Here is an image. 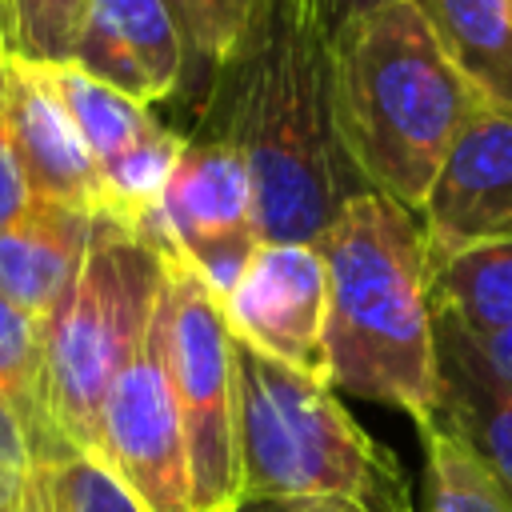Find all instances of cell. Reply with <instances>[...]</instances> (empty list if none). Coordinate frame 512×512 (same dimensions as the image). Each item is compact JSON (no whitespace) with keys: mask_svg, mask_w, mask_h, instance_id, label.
<instances>
[{"mask_svg":"<svg viewBox=\"0 0 512 512\" xmlns=\"http://www.w3.org/2000/svg\"><path fill=\"white\" fill-rule=\"evenodd\" d=\"M216 116L212 136L252 176L264 244H316L368 192L336 132L328 32L308 8L264 4L248 44L220 64Z\"/></svg>","mask_w":512,"mask_h":512,"instance_id":"1","label":"cell"},{"mask_svg":"<svg viewBox=\"0 0 512 512\" xmlns=\"http://www.w3.org/2000/svg\"><path fill=\"white\" fill-rule=\"evenodd\" d=\"M324 380L416 420L436 416V320L420 216L364 192L324 228Z\"/></svg>","mask_w":512,"mask_h":512,"instance_id":"2","label":"cell"},{"mask_svg":"<svg viewBox=\"0 0 512 512\" xmlns=\"http://www.w3.org/2000/svg\"><path fill=\"white\" fill-rule=\"evenodd\" d=\"M340 144L368 184L400 208H424L468 116L484 104L436 44L416 0H388L328 36Z\"/></svg>","mask_w":512,"mask_h":512,"instance_id":"3","label":"cell"},{"mask_svg":"<svg viewBox=\"0 0 512 512\" xmlns=\"http://www.w3.org/2000/svg\"><path fill=\"white\" fill-rule=\"evenodd\" d=\"M168 256L152 236L112 216L96 220L76 280L44 320L36 460L96 456L104 396L152 328Z\"/></svg>","mask_w":512,"mask_h":512,"instance_id":"4","label":"cell"},{"mask_svg":"<svg viewBox=\"0 0 512 512\" xmlns=\"http://www.w3.org/2000/svg\"><path fill=\"white\" fill-rule=\"evenodd\" d=\"M236 424L244 500H336L412 512L396 456L376 444L316 376L236 344Z\"/></svg>","mask_w":512,"mask_h":512,"instance_id":"5","label":"cell"},{"mask_svg":"<svg viewBox=\"0 0 512 512\" xmlns=\"http://www.w3.org/2000/svg\"><path fill=\"white\" fill-rule=\"evenodd\" d=\"M164 352L184 424L192 492L200 512H232L244 500L240 424H236V340L212 288L168 256L164 276Z\"/></svg>","mask_w":512,"mask_h":512,"instance_id":"6","label":"cell"},{"mask_svg":"<svg viewBox=\"0 0 512 512\" xmlns=\"http://www.w3.org/2000/svg\"><path fill=\"white\" fill-rule=\"evenodd\" d=\"M92 460H100L144 512H200L192 492L184 424L168 376L160 304L144 344L104 396Z\"/></svg>","mask_w":512,"mask_h":512,"instance_id":"7","label":"cell"},{"mask_svg":"<svg viewBox=\"0 0 512 512\" xmlns=\"http://www.w3.org/2000/svg\"><path fill=\"white\" fill-rule=\"evenodd\" d=\"M160 240L180 256L216 300H224L256 256V196L240 152L216 136L188 140L160 196Z\"/></svg>","mask_w":512,"mask_h":512,"instance_id":"8","label":"cell"},{"mask_svg":"<svg viewBox=\"0 0 512 512\" xmlns=\"http://www.w3.org/2000/svg\"><path fill=\"white\" fill-rule=\"evenodd\" d=\"M220 312L236 344L324 380L328 264L316 244H260Z\"/></svg>","mask_w":512,"mask_h":512,"instance_id":"9","label":"cell"},{"mask_svg":"<svg viewBox=\"0 0 512 512\" xmlns=\"http://www.w3.org/2000/svg\"><path fill=\"white\" fill-rule=\"evenodd\" d=\"M428 264L488 240H512V116L480 104L448 148L420 208Z\"/></svg>","mask_w":512,"mask_h":512,"instance_id":"10","label":"cell"},{"mask_svg":"<svg viewBox=\"0 0 512 512\" xmlns=\"http://www.w3.org/2000/svg\"><path fill=\"white\" fill-rule=\"evenodd\" d=\"M4 108L28 192L36 200L80 208L88 216H108L100 164L48 88L36 60L4 52Z\"/></svg>","mask_w":512,"mask_h":512,"instance_id":"11","label":"cell"},{"mask_svg":"<svg viewBox=\"0 0 512 512\" xmlns=\"http://www.w3.org/2000/svg\"><path fill=\"white\" fill-rule=\"evenodd\" d=\"M184 52L188 32L172 0H88L72 64L140 104H156L176 92Z\"/></svg>","mask_w":512,"mask_h":512,"instance_id":"12","label":"cell"},{"mask_svg":"<svg viewBox=\"0 0 512 512\" xmlns=\"http://www.w3.org/2000/svg\"><path fill=\"white\" fill-rule=\"evenodd\" d=\"M436 416L496 480L504 504L512 508V380L496 372L476 336H468L452 316L436 312Z\"/></svg>","mask_w":512,"mask_h":512,"instance_id":"13","label":"cell"},{"mask_svg":"<svg viewBox=\"0 0 512 512\" xmlns=\"http://www.w3.org/2000/svg\"><path fill=\"white\" fill-rule=\"evenodd\" d=\"M100 216L56 200H28V208L0 232V296L40 324L76 280Z\"/></svg>","mask_w":512,"mask_h":512,"instance_id":"14","label":"cell"},{"mask_svg":"<svg viewBox=\"0 0 512 512\" xmlns=\"http://www.w3.org/2000/svg\"><path fill=\"white\" fill-rule=\"evenodd\" d=\"M472 92L512 116V0H416Z\"/></svg>","mask_w":512,"mask_h":512,"instance_id":"15","label":"cell"},{"mask_svg":"<svg viewBox=\"0 0 512 512\" xmlns=\"http://www.w3.org/2000/svg\"><path fill=\"white\" fill-rule=\"evenodd\" d=\"M428 296L476 340L512 328V240L472 244L428 264Z\"/></svg>","mask_w":512,"mask_h":512,"instance_id":"16","label":"cell"},{"mask_svg":"<svg viewBox=\"0 0 512 512\" xmlns=\"http://www.w3.org/2000/svg\"><path fill=\"white\" fill-rule=\"evenodd\" d=\"M48 88L56 92V100L64 104V112L72 116L76 132L84 136L88 152L104 168H112L120 156H128L132 148H140L144 140H152L164 124L148 112V104L124 96L120 88L88 76L80 64L64 60V64H40Z\"/></svg>","mask_w":512,"mask_h":512,"instance_id":"17","label":"cell"},{"mask_svg":"<svg viewBox=\"0 0 512 512\" xmlns=\"http://www.w3.org/2000/svg\"><path fill=\"white\" fill-rule=\"evenodd\" d=\"M424 440V500L416 512H512L484 464L440 424L420 428Z\"/></svg>","mask_w":512,"mask_h":512,"instance_id":"18","label":"cell"},{"mask_svg":"<svg viewBox=\"0 0 512 512\" xmlns=\"http://www.w3.org/2000/svg\"><path fill=\"white\" fill-rule=\"evenodd\" d=\"M40 368H44V324L0 296V400L12 404L28 428L32 456L40 452Z\"/></svg>","mask_w":512,"mask_h":512,"instance_id":"19","label":"cell"},{"mask_svg":"<svg viewBox=\"0 0 512 512\" xmlns=\"http://www.w3.org/2000/svg\"><path fill=\"white\" fill-rule=\"evenodd\" d=\"M84 12L88 0H4V52L36 64H64L76 52Z\"/></svg>","mask_w":512,"mask_h":512,"instance_id":"20","label":"cell"},{"mask_svg":"<svg viewBox=\"0 0 512 512\" xmlns=\"http://www.w3.org/2000/svg\"><path fill=\"white\" fill-rule=\"evenodd\" d=\"M44 468L48 492L56 512H144L128 488L92 456H60V460H36Z\"/></svg>","mask_w":512,"mask_h":512,"instance_id":"21","label":"cell"},{"mask_svg":"<svg viewBox=\"0 0 512 512\" xmlns=\"http://www.w3.org/2000/svg\"><path fill=\"white\" fill-rule=\"evenodd\" d=\"M264 0H180L188 44L212 64H228L252 36Z\"/></svg>","mask_w":512,"mask_h":512,"instance_id":"22","label":"cell"},{"mask_svg":"<svg viewBox=\"0 0 512 512\" xmlns=\"http://www.w3.org/2000/svg\"><path fill=\"white\" fill-rule=\"evenodd\" d=\"M36 476L28 428L12 404L0 400V512H20Z\"/></svg>","mask_w":512,"mask_h":512,"instance_id":"23","label":"cell"},{"mask_svg":"<svg viewBox=\"0 0 512 512\" xmlns=\"http://www.w3.org/2000/svg\"><path fill=\"white\" fill-rule=\"evenodd\" d=\"M28 200H32V192H28V180H24V168H20L12 132H8V108H4V48H0V232L28 208Z\"/></svg>","mask_w":512,"mask_h":512,"instance_id":"24","label":"cell"},{"mask_svg":"<svg viewBox=\"0 0 512 512\" xmlns=\"http://www.w3.org/2000/svg\"><path fill=\"white\" fill-rule=\"evenodd\" d=\"M264 4H268V0H264ZM284 4H300V8H308V12L324 24V32L332 36L344 20H352V16H360V12L376 8V4H388V0H284Z\"/></svg>","mask_w":512,"mask_h":512,"instance_id":"25","label":"cell"},{"mask_svg":"<svg viewBox=\"0 0 512 512\" xmlns=\"http://www.w3.org/2000/svg\"><path fill=\"white\" fill-rule=\"evenodd\" d=\"M232 512H364L336 500H240Z\"/></svg>","mask_w":512,"mask_h":512,"instance_id":"26","label":"cell"},{"mask_svg":"<svg viewBox=\"0 0 512 512\" xmlns=\"http://www.w3.org/2000/svg\"><path fill=\"white\" fill-rule=\"evenodd\" d=\"M476 344H480L484 356L496 364V372L512 380V328H504V332H496V336H484V340H476Z\"/></svg>","mask_w":512,"mask_h":512,"instance_id":"27","label":"cell"},{"mask_svg":"<svg viewBox=\"0 0 512 512\" xmlns=\"http://www.w3.org/2000/svg\"><path fill=\"white\" fill-rule=\"evenodd\" d=\"M20 512H56L52 504V492H48V480H44V468L36 464V476H32V488H28V500Z\"/></svg>","mask_w":512,"mask_h":512,"instance_id":"28","label":"cell"},{"mask_svg":"<svg viewBox=\"0 0 512 512\" xmlns=\"http://www.w3.org/2000/svg\"><path fill=\"white\" fill-rule=\"evenodd\" d=\"M0 16H4V0H0ZM0 32H4V28H0Z\"/></svg>","mask_w":512,"mask_h":512,"instance_id":"29","label":"cell"},{"mask_svg":"<svg viewBox=\"0 0 512 512\" xmlns=\"http://www.w3.org/2000/svg\"><path fill=\"white\" fill-rule=\"evenodd\" d=\"M0 48H4V32H0Z\"/></svg>","mask_w":512,"mask_h":512,"instance_id":"30","label":"cell"},{"mask_svg":"<svg viewBox=\"0 0 512 512\" xmlns=\"http://www.w3.org/2000/svg\"><path fill=\"white\" fill-rule=\"evenodd\" d=\"M172 4H176V8H180V0H172Z\"/></svg>","mask_w":512,"mask_h":512,"instance_id":"31","label":"cell"},{"mask_svg":"<svg viewBox=\"0 0 512 512\" xmlns=\"http://www.w3.org/2000/svg\"><path fill=\"white\" fill-rule=\"evenodd\" d=\"M412 512H416V508H412Z\"/></svg>","mask_w":512,"mask_h":512,"instance_id":"32","label":"cell"}]
</instances>
